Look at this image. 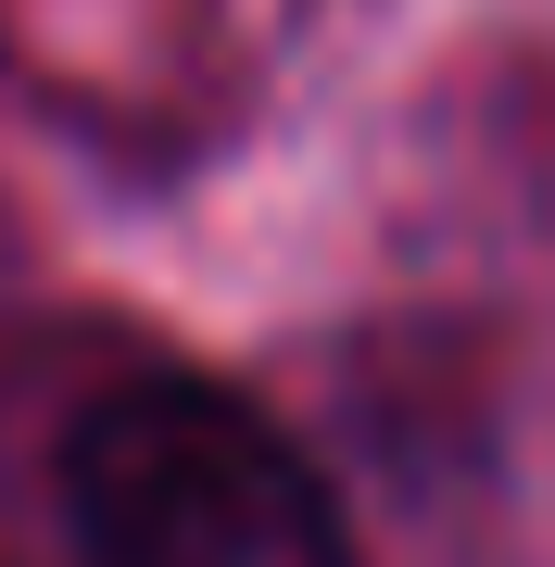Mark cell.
Masks as SVG:
<instances>
[{
  "label": "cell",
  "mask_w": 555,
  "mask_h": 567,
  "mask_svg": "<svg viewBox=\"0 0 555 567\" xmlns=\"http://www.w3.org/2000/svg\"><path fill=\"white\" fill-rule=\"evenodd\" d=\"M63 529L89 567H353L304 442L215 379H126L63 429Z\"/></svg>",
  "instance_id": "1"
}]
</instances>
